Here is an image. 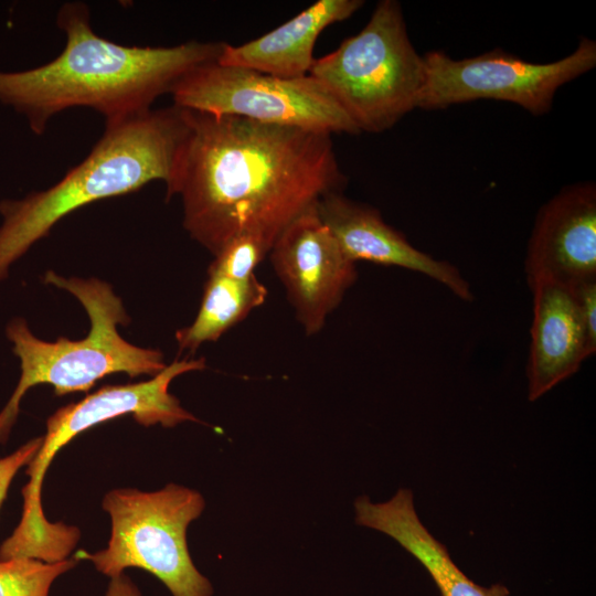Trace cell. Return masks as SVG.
Segmentation results:
<instances>
[{
	"mask_svg": "<svg viewBox=\"0 0 596 596\" xmlns=\"http://www.w3.org/2000/svg\"><path fill=\"white\" fill-rule=\"evenodd\" d=\"M363 3L361 0H319L257 39L237 46L225 43L216 61L280 78L305 77L316 60L313 49L320 33L350 18Z\"/></svg>",
	"mask_w": 596,
	"mask_h": 596,
	"instance_id": "14",
	"label": "cell"
},
{
	"mask_svg": "<svg viewBox=\"0 0 596 596\" xmlns=\"http://www.w3.org/2000/svg\"><path fill=\"white\" fill-rule=\"evenodd\" d=\"M56 24L66 38L60 55L28 71L0 72V102L24 115L36 135L73 107L93 108L106 124L146 113L188 73L216 61L225 45H121L95 33L88 7L81 2L64 3Z\"/></svg>",
	"mask_w": 596,
	"mask_h": 596,
	"instance_id": "2",
	"label": "cell"
},
{
	"mask_svg": "<svg viewBox=\"0 0 596 596\" xmlns=\"http://www.w3.org/2000/svg\"><path fill=\"white\" fill-rule=\"evenodd\" d=\"M533 320L528 360V398L533 402L575 374L593 355L573 290L541 280L530 286Z\"/></svg>",
	"mask_w": 596,
	"mask_h": 596,
	"instance_id": "13",
	"label": "cell"
},
{
	"mask_svg": "<svg viewBox=\"0 0 596 596\" xmlns=\"http://www.w3.org/2000/svg\"><path fill=\"white\" fill-rule=\"evenodd\" d=\"M43 436L33 438L18 448L13 454L0 459V507L6 499L9 486L18 470L36 455Z\"/></svg>",
	"mask_w": 596,
	"mask_h": 596,
	"instance_id": "19",
	"label": "cell"
},
{
	"mask_svg": "<svg viewBox=\"0 0 596 596\" xmlns=\"http://www.w3.org/2000/svg\"><path fill=\"white\" fill-rule=\"evenodd\" d=\"M44 281L65 289L82 304L91 329L81 340L58 338L50 342L38 339L22 318L7 326L12 351L21 362V375L0 412V443L6 441L17 419L20 401L35 385L50 384L54 394L62 396L87 392L113 373L155 376L167 366L158 349L140 348L121 338L117 327L127 326L130 318L109 284L97 278H65L53 270L45 273Z\"/></svg>",
	"mask_w": 596,
	"mask_h": 596,
	"instance_id": "4",
	"label": "cell"
},
{
	"mask_svg": "<svg viewBox=\"0 0 596 596\" xmlns=\"http://www.w3.org/2000/svg\"><path fill=\"white\" fill-rule=\"evenodd\" d=\"M188 118L167 200L181 196L183 227L213 256L243 233L273 246L295 219L347 182L332 135L193 110Z\"/></svg>",
	"mask_w": 596,
	"mask_h": 596,
	"instance_id": "1",
	"label": "cell"
},
{
	"mask_svg": "<svg viewBox=\"0 0 596 596\" xmlns=\"http://www.w3.org/2000/svg\"><path fill=\"white\" fill-rule=\"evenodd\" d=\"M590 348L596 352V280L582 283L573 288Z\"/></svg>",
	"mask_w": 596,
	"mask_h": 596,
	"instance_id": "20",
	"label": "cell"
},
{
	"mask_svg": "<svg viewBox=\"0 0 596 596\" xmlns=\"http://www.w3.org/2000/svg\"><path fill=\"white\" fill-rule=\"evenodd\" d=\"M425 84L417 108L443 109L477 99L519 105L533 115L551 109L564 84L596 65V42L582 39L570 55L551 63H532L501 50L454 60L441 51L424 56Z\"/></svg>",
	"mask_w": 596,
	"mask_h": 596,
	"instance_id": "9",
	"label": "cell"
},
{
	"mask_svg": "<svg viewBox=\"0 0 596 596\" xmlns=\"http://www.w3.org/2000/svg\"><path fill=\"white\" fill-rule=\"evenodd\" d=\"M316 207L343 254L353 263L363 260L417 272L440 283L461 300L473 299L469 283L456 266L415 248L373 206L332 191L322 195Z\"/></svg>",
	"mask_w": 596,
	"mask_h": 596,
	"instance_id": "12",
	"label": "cell"
},
{
	"mask_svg": "<svg viewBox=\"0 0 596 596\" xmlns=\"http://www.w3.org/2000/svg\"><path fill=\"white\" fill-rule=\"evenodd\" d=\"M270 248V244L258 234L236 235L214 255L207 268V276L247 279L255 275L254 270L269 254Z\"/></svg>",
	"mask_w": 596,
	"mask_h": 596,
	"instance_id": "18",
	"label": "cell"
},
{
	"mask_svg": "<svg viewBox=\"0 0 596 596\" xmlns=\"http://www.w3.org/2000/svg\"><path fill=\"white\" fill-rule=\"evenodd\" d=\"M73 558L46 563L30 557L0 560V596H49L53 582L76 565Z\"/></svg>",
	"mask_w": 596,
	"mask_h": 596,
	"instance_id": "17",
	"label": "cell"
},
{
	"mask_svg": "<svg viewBox=\"0 0 596 596\" xmlns=\"http://www.w3.org/2000/svg\"><path fill=\"white\" fill-rule=\"evenodd\" d=\"M205 366L204 358L174 360L148 381L105 385L52 414L46 421L41 447L26 469L30 480L22 490V517L12 535L6 540L8 547L18 555L36 558H53L64 553L73 541V528L63 522H50L43 513L41 500L43 478L55 454L78 434L128 414L143 426L160 424L173 427L183 422L200 423L169 392V385L179 375L204 370Z\"/></svg>",
	"mask_w": 596,
	"mask_h": 596,
	"instance_id": "5",
	"label": "cell"
},
{
	"mask_svg": "<svg viewBox=\"0 0 596 596\" xmlns=\"http://www.w3.org/2000/svg\"><path fill=\"white\" fill-rule=\"evenodd\" d=\"M204 505L200 492L175 483L152 492L111 490L102 502L111 521L107 547L79 551L74 558L93 562L110 578L129 567L145 570L172 596H212V585L194 566L187 544L188 525Z\"/></svg>",
	"mask_w": 596,
	"mask_h": 596,
	"instance_id": "7",
	"label": "cell"
},
{
	"mask_svg": "<svg viewBox=\"0 0 596 596\" xmlns=\"http://www.w3.org/2000/svg\"><path fill=\"white\" fill-rule=\"evenodd\" d=\"M529 287L541 280L573 288L596 280V187L562 189L540 210L528 245Z\"/></svg>",
	"mask_w": 596,
	"mask_h": 596,
	"instance_id": "11",
	"label": "cell"
},
{
	"mask_svg": "<svg viewBox=\"0 0 596 596\" xmlns=\"http://www.w3.org/2000/svg\"><path fill=\"white\" fill-rule=\"evenodd\" d=\"M317 79L361 131L382 132L417 108L425 62L407 34L402 7L380 1L365 26L315 60Z\"/></svg>",
	"mask_w": 596,
	"mask_h": 596,
	"instance_id": "6",
	"label": "cell"
},
{
	"mask_svg": "<svg viewBox=\"0 0 596 596\" xmlns=\"http://www.w3.org/2000/svg\"><path fill=\"white\" fill-rule=\"evenodd\" d=\"M175 106L262 124L324 134H359L328 91L313 77L280 78L217 61L195 67L170 93Z\"/></svg>",
	"mask_w": 596,
	"mask_h": 596,
	"instance_id": "8",
	"label": "cell"
},
{
	"mask_svg": "<svg viewBox=\"0 0 596 596\" xmlns=\"http://www.w3.org/2000/svg\"><path fill=\"white\" fill-rule=\"evenodd\" d=\"M188 132V110L175 105L106 124L87 157L56 184L21 200L0 201V280L70 213L152 181H163L168 191Z\"/></svg>",
	"mask_w": 596,
	"mask_h": 596,
	"instance_id": "3",
	"label": "cell"
},
{
	"mask_svg": "<svg viewBox=\"0 0 596 596\" xmlns=\"http://www.w3.org/2000/svg\"><path fill=\"white\" fill-rule=\"evenodd\" d=\"M268 255L298 322L307 336L317 334L355 283V263L343 254L316 205L278 235Z\"/></svg>",
	"mask_w": 596,
	"mask_h": 596,
	"instance_id": "10",
	"label": "cell"
},
{
	"mask_svg": "<svg viewBox=\"0 0 596 596\" xmlns=\"http://www.w3.org/2000/svg\"><path fill=\"white\" fill-rule=\"evenodd\" d=\"M354 509L355 522L395 540L426 568L441 596H509L504 585L483 587L460 571L445 545L421 522L411 490L401 488L389 501L377 503L361 496Z\"/></svg>",
	"mask_w": 596,
	"mask_h": 596,
	"instance_id": "15",
	"label": "cell"
},
{
	"mask_svg": "<svg viewBox=\"0 0 596 596\" xmlns=\"http://www.w3.org/2000/svg\"><path fill=\"white\" fill-rule=\"evenodd\" d=\"M105 596H141L137 586L124 573L110 578Z\"/></svg>",
	"mask_w": 596,
	"mask_h": 596,
	"instance_id": "21",
	"label": "cell"
},
{
	"mask_svg": "<svg viewBox=\"0 0 596 596\" xmlns=\"http://www.w3.org/2000/svg\"><path fill=\"white\" fill-rule=\"evenodd\" d=\"M267 295L266 286L256 275L244 280L207 276L194 321L175 332L179 351L194 353L201 344L219 340L252 310L260 307Z\"/></svg>",
	"mask_w": 596,
	"mask_h": 596,
	"instance_id": "16",
	"label": "cell"
}]
</instances>
